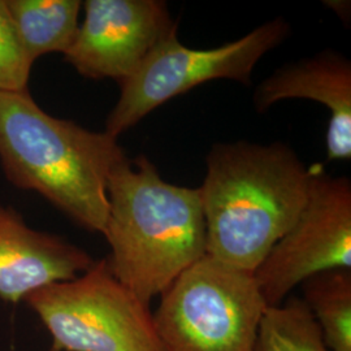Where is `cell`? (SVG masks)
<instances>
[{
	"label": "cell",
	"instance_id": "52a82bcc",
	"mask_svg": "<svg viewBox=\"0 0 351 351\" xmlns=\"http://www.w3.org/2000/svg\"><path fill=\"white\" fill-rule=\"evenodd\" d=\"M351 268V182L314 171L306 204L294 224L254 272L268 307L320 272Z\"/></svg>",
	"mask_w": 351,
	"mask_h": 351
},
{
	"label": "cell",
	"instance_id": "2e32d148",
	"mask_svg": "<svg viewBox=\"0 0 351 351\" xmlns=\"http://www.w3.org/2000/svg\"><path fill=\"white\" fill-rule=\"evenodd\" d=\"M47 351H62V350H59V349H58V348H55V346H53V345H52V346H51V349H49V350Z\"/></svg>",
	"mask_w": 351,
	"mask_h": 351
},
{
	"label": "cell",
	"instance_id": "3957f363",
	"mask_svg": "<svg viewBox=\"0 0 351 351\" xmlns=\"http://www.w3.org/2000/svg\"><path fill=\"white\" fill-rule=\"evenodd\" d=\"M125 156L117 137L51 116L29 91L0 93L4 175L14 186L36 191L90 232H104L108 178Z\"/></svg>",
	"mask_w": 351,
	"mask_h": 351
},
{
	"label": "cell",
	"instance_id": "9a60e30c",
	"mask_svg": "<svg viewBox=\"0 0 351 351\" xmlns=\"http://www.w3.org/2000/svg\"><path fill=\"white\" fill-rule=\"evenodd\" d=\"M326 7L333 10V12L339 14L343 21H346V17H350V3L349 1H326Z\"/></svg>",
	"mask_w": 351,
	"mask_h": 351
},
{
	"label": "cell",
	"instance_id": "ba28073f",
	"mask_svg": "<svg viewBox=\"0 0 351 351\" xmlns=\"http://www.w3.org/2000/svg\"><path fill=\"white\" fill-rule=\"evenodd\" d=\"M85 19L64 58L90 80L134 75L152 50L177 29L162 0H86Z\"/></svg>",
	"mask_w": 351,
	"mask_h": 351
},
{
	"label": "cell",
	"instance_id": "5bb4252c",
	"mask_svg": "<svg viewBox=\"0 0 351 351\" xmlns=\"http://www.w3.org/2000/svg\"><path fill=\"white\" fill-rule=\"evenodd\" d=\"M33 64L17 36L5 0H0V93H26Z\"/></svg>",
	"mask_w": 351,
	"mask_h": 351
},
{
	"label": "cell",
	"instance_id": "277c9868",
	"mask_svg": "<svg viewBox=\"0 0 351 351\" xmlns=\"http://www.w3.org/2000/svg\"><path fill=\"white\" fill-rule=\"evenodd\" d=\"M267 307L254 274L206 255L160 295V351H254Z\"/></svg>",
	"mask_w": 351,
	"mask_h": 351
},
{
	"label": "cell",
	"instance_id": "8fae6325",
	"mask_svg": "<svg viewBox=\"0 0 351 351\" xmlns=\"http://www.w3.org/2000/svg\"><path fill=\"white\" fill-rule=\"evenodd\" d=\"M27 58L34 63L51 52L65 53L78 30L80 0H5Z\"/></svg>",
	"mask_w": 351,
	"mask_h": 351
},
{
	"label": "cell",
	"instance_id": "5b68a950",
	"mask_svg": "<svg viewBox=\"0 0 351 351\" xmlns=\"http://www.w3.org/2000/svg\"><path fill=\"white\" fill-rule=\"evenodd\" d=\"M24 302L62 351H160L150 306L126 289L107 258L73 280L30 293Z\"/></svg>",
	"mask_w": 351,
	"mask_h": 351
},
{
	"label": "cell",
	"instance_id": "7c38bea8",
	"mask_svg": "<svg viewBox=\"0 0 351 351\" xmlns=\"http://www.w3.org/2000/svg\"><path fill=\"white\" fill-rule=\"evenodd\" d=\"M301 285L328 350L351 351L350 268L320 272Z\"/></svg>",
	"mask_w": 351,
	"mask_h": 351
},
{
	"label": "cell",
	"instance_id": "8992f818",
	"mask_svg": "<svg viewBox=\"0 0 351 351\" xmlns=\"http://www.w3.org/2000/svg\"><path fill=\"white\" fill-rule=\"evenodd\" d=\"M289 32L288 23L278 17L237 40L197 50L182 45L176 29L152 50L134 75L120 84V98L107 117L106 132L119 138L164 103L213 80L249 85L256 64L281 45Z\"/></svg>",
	"mask_w": 351,
	"mask_h": 351
},
{
	"label": "cell",
	"instance_id": "30bf717a",
	"mask_svg": "<svg viewBox=\"0 0 351 351\" xmlns=\"http://www.w3.org/2000/svg\"><path fill=\"white\" fill-rule=\"evenodd\" d=\"M310 99L329 110L328 160L351 159V63L335 50H324L277 69L254 93V106L265 112L278 101Z\"/></svg>",
	"mask_w": 351,
	"mask_h": 351
},
{
	"label": "cell",
	"instance_id": "9c48e42d",
	"mask_svg": "<svg viewBox=\"0 0 351 351\" xmlns=\"http://www.w3.org/2000/svg\"><path fill=\"white\" fill-rule=\"evenodd\" d=\"M69 241L27 226L12 207L0 203V300L20 303L38 289L73 280L94 264Z\"/></svg>",
	"mask_w": 351,
	"mask_h": 351
},
{
	"label": "cell",
	"instance_id": "6da1fadb",
	"mask_svg": "<svg viewBox=\"0 0 351 351\" xmlns=\"http://www.w3.org/2000/svg\"><path fill=\"white\" fill-rule=\"evenodd\" d=\"M313 172L282 142L213 145L198 188L207 255L254 274L303 210Z\"/></svg>",
	"mask_w": 351,
	"mask_h": 351
},
{
	"label": "cell",
	"instance_id": "7a4b0ae2",
	"mask_svg": "<svg viewBox=\"0 0 351 351\" xmlns=\"http://www.w3.org/2000/svg\"><path fill=\"white\" fill-rule=\"evenodd\" d=\"M103 236L111 246L113 276L150 306L207 255L199 189L165 181L146 156H125L108 178Z\"/></svg>",
	"mask_w": 351,
	"mask_h": 351
},
{
	"label": "cell",
	"instance_id": "4fadbf2b",
	"mask_svg": "<svg viewBox=\"0 0 351 351\" xmlns=\"http://www.w3.org/2000/svg\"><path fill=\"white\" fill-rule=\"evenodd\" d=\"M254 351H329L306 303L289 298L267 307Z\"/></svg>",
	"mask_w": 351,
	"mask_h": 351
}]
</instances>
